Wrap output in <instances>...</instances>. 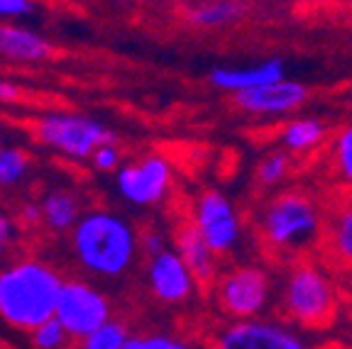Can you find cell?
Here are the masks:
<instances>
[{
  "label": "cell",
  "mask_w": 352,
  "mask_h": 349,
  "mask_svg": "<svg viewBox=\"0 0 352 349\" xmlns=\"http://www.w3.org/2000/svg\"><path fill=\"white\" fill-rule=\"evenodd\" d=\"M22 98V88L12 81H0V103H17Z\"/></svg>",
  "instance_id": "obj_31"
},
{
  "label": "cell",
  "mask_w": 352,
  "mask_h": 349,
  "mask_svg": "<svg viewBox=\"0 0 352 349\" xmlns=\"http://www.w3.org/2000/svg\"><path fill=\"white\" fill-rule=\"evenodd\" d=\"M166 240L157 227H147V229H140V249H142V257H152L157 251L166 249Z\"/></svg>",
  "instance_id": "obj_29"
},
{
  "label": "cell",
  "mask_w": 352,
  "mask_h": 349,
  "mask_svg": "<svg viewBox=\"0 0 352 349\" xmlns=\"http://www.w3.org/2000/svg\"><path fill=\"white\" fill-rule=\"evenodd\" d=\"M54 54L52 44L39 32L22 25L0 22V56L15 64H42Z\"/></svg>",
  "instance_id": "obj_16"
},
{
  "label": "cell",
  "mask_w": 352,
  "mask_h": 349,
  "mask_svg": "<svg viewBox=\"0 0 352 349\" xmlns=\"http://www.w3.org/2000/svg\"><path fill=\"white\" fill-rule=\"evenodd\" d=\"M325 135H328V127L320 117L303 115V117H294L281 127L279 144L289 154H308L325 142Z\"/></svg>",
  "instance_id": "obj_18"
},
{
  "label": "cell",
  "mask_w": 352,
  "mask_h": 349,
  "mask_svg": "<svg viewBox=\"0 0 352 349\" xmlns=\"http://www.w3.org/2000/svg\"><path fill=\"white\" fill-rule=\"evenodd\" d=\"M289 171H292V157H289V152L286 149H274V152H270L257 164L254 176H257V183L262 188H274V185H279L289 176Z\"/></svg>",
  "instance_id": "obj_22"
},
{
  "label": "cell",
  "mask_w": 352,
  "mask_h": 349,
  "mask_svg": "<svg viewBox=\"0 0 352 349\" xmlns=\"http://www.w3.org/2000/svg\"><path fill=\"white\" fill-rule=\"evenodd\" d=\"M32 174V157L28 149L3 144L0 147V191H17Z\"/></svg>",
  "instance_id": "obj_19"
},
{
  "label": "cell",
  "mask_w": 352,
  "mask_h": 349,
  "mask_svg": "<svg viewBox=\"0 0 352 349\" xmlns=\"http://www.w3.org/2000/svg\"><path fill=\"white\" fill-rule=\"evenodd\" d=\"M338 306V286L320 264L296 259L289 267L279 291V311L284 320L303 330H325L336 320Z\"/></svg>",
  "instance_id": "obj_4"
},
{
  "label": "cell",
  "mask_w": 352,
  "mask_h": 349,
  "mask_svg": "<svg viewBox=\"0 0 352 349\" xmlns=\"http://www.w3.org/2000/svg\"><path fill=\"white\" fill-rule=\"evenodd\" d=\"M39 203H42V227L50 235H69L83 215L81 196L66 185H52L50 191L42 193Z\"/></svg>",
  "instance_id": "obj_15"
},
{
  "label": "cell",
  "mask_w": 352,
  "mask_h": 349,
  "mask_svg": "<svg viewBox=\"0 0 352 349\" xmlns=\"http://www.w3.org/2000/svg\"><path fill=\"white\" fill-rule=\"evenodd\" d=\"M122 349H198L191 339L182 337V335L174 333H160V330H152V333H132V337L127 339V344Z\"/></svg>",
  "instance_id": "obj_23"
},
{
  "label": "cell",
  "mask_w": 352,
  "mask_h": 349,
  "mask_svg": "<svg viewBox=\"0 0 352 349\" xmlns=\"http://www.w3.org/2000/svg\"><path fill=\"white\" fill-rule=\"evenodd\" d=\"M91 166L100 174H116L122 166V152L118 147V142H105L91 157Z\"/></svg>",
  "instance_id": "obj_27"
},
{
  "label": "cell",
  "mask_w": 352,
  "mask_h": 349,
  "mask_svg": "<svg viewBox=\"0 0 352 349\" xmlns=\"http://www.w3.org/2000/svg\"><path fill=\"white\" fill-rule=\"evenodd\" d=\"M61 271L39 257H17L0 267V320L20 333H32L54 317L61 286Z\"/></svg>",
  "instance_id": "obj_2"
},
{
  "label": "cell",
  "mask_w": 352,
  "mask_h": 349,
  "mask_svg": "<svg viewBox=\"0 0 352 349\" xmlns=\"http://www.w3.org/2000/svg\"><path fill=\"white\" fill-rule=\"evenodd\" d=\"M191 223L218 257H228L242 240V220L232 201L220 191L198 193L191 207Z\"/></svg>",
  "instance_id": "obj_9"
},
{
  "label": "cell",
  "mask_w": 352,
  "mask_h": 349,
  "mask_svg": "<svg viewBox=\"0 0 352 349\" xmlns=\"http://www.w3.org/2000/svg\"><path fill=\"white\" fill-rule=\"evenodd\" d=\"M330 159H333V169L345 183L352 185V122L345 125L330 144Z\"/></svg>",
  "instance_id": "obj_25"
},
{
  "label": "cell",
  "mask_w": 352,
  "mask_h": 349,
  "mask_svg": "<svg viewBox=\"0 0 352 349\" xmlns=\"http://www.w3.org/2000/svg\"><path fill=\"white\" fill-rule=\"evenodd\" d=\"M323 210L311 193L301 188L276 191L257 215L259 240L274 254H294L323 237Z\"/></svg>",
  "instance_id": "obj_3"
},
{
  "label": "cell",
  "mask_w": 352,
  "mask_h": 349,
  "mask_svg": "<svg viewBox=\"0 0 352 349\" xmlns=\"http://www.w3.org/2000/svg\"><path fill=\"white\" fill-rule=\"evenodd\" d=\"M215 306L230 320L259 317L272 300V276L257 264H240L218 273L210 286Z\"/></svg>",
  "instance_id": "obj_6"
},
{
  "label": "cell",
  "mask_w": 352,
  "mask_h": 349,
  "mask_svg": "<svg viewBox=\"0 0 352 349\" xmlns=\"http://www.w3.org/2000/svg\"><path fill=\"white\" fill-rule=\"evenodd\" d=\"M323 249L336 267H352V201L342 203L333 210L323 227Z\"/></svg>",
  "instance_id": "obj_17"
},
{
  "label": "cell",
  "mask_w": 352,
  "mask_h": 349,
  "mask_svg": "<svg viewBox=\"0 0 352 349\" xmlns=\"http://www.w3.org/2000/svg\"><path fill=\"white\" fill-rule=\"evenodd\" d=\"M54 317L76 342L113 317V303L100 286L91 284L86 278H66Z\"/></svg>",
  "instance_id": "obj_7"
},
{
  "label": "cell",
  "mask_w": 352,
  "mask_h": 349,
  "mask_svg": "<svg viewBox=\"0 0 352 349\" xmlns=\"http://www.w3.org/2000/svg\"><path fill=\"white\" fill-rule=\"evenodd\" d=\"M30 342L34 349H69L74 339L56 317H50L30 333Z\"/></svg>",
  "instance_id": "obj_24"
},
{
  "label": "cell",
  "mask_w": 352,
  "mask_h": 349,
  "mask_svg": "<svg viewBox=\"0 0 352 349\" xmlns=\"http://www.w3.org/2000/svg\"><path fill=\"white\" fill-rule=\"evenodd\" d=\"M342 271H345V286H347V293L352 295V267L342 269Z\"/></svg>",
  "instance_id": "obj_32"
},
{
  "label": "cell",
  "mask_w": 352,
  "mask_h": 349,
  "mask_svg": "<svg viewBox=\"0 0 352 349\" xmlns=\"http://www.w3.org/2000/svg\"><path fill=\"white\" fill-rule=\"evenodd\" d=\"M174 185L171 164L160 154H144L116 171V191L132 207H154Z\"/></svg>",
  "instance_id": "obj_8"
},
{
  "label": "cell",
  "mask_w": 352,
  "mask_h": 349,
  "mask_svg": "<svg viewBox=\"0 0 352 349\" xmlns=\"http://www.w3.org/2000/svg\"><path fill=\"white\" fill-rule=\"evenodd\" d=\"M171 247L182 254V259L191 269L201 289H210L215 284V278H218V254L210 249L208 242L201 237V232H198L191 220L179 223V227L174 229V245Z\"/></svg>",
  "instance_id": "obj_13"
},
{
  "label": "cell",
  "mask_w": 352,
  "mask_h": 349,
  "mask_svg": "<svg viewBox=\"0 0 352 349\" xmlns=\"http://www.w3.org/2000/svg\"><path fill=\"white\" fill-rule=\"evenodd\" d=\"M286 76V66L281 59H264L252 66H218L210 71V83L226 93L252 91L264 83H274Z\"/></svg>",
  "instance_id": "obj_14"
},
{
  "label": "cell",
  "mask_w": 352,
  "mask_h": 349,
  "mask_svg": "<svg viewBox=\"0 0 352 349\" xmlns=\"http://www.w3.org/2000/svg\"><path fill=\"white\" fill-rule=\"evenodd\" d=\"M144 281H147L152 298L160 300L162 306H182V303L191 300L196 291L201 289L191 269L182 259V254L171 245L147 257Z\"/></svg>",
  "instance_id": "obj_11"
},
{
  "label": "cell",
  "mask_w": 352,
  "mask_h": 349,
  "mask_svg": "<svg viewBox=\"0 0 352 349\" xmlns=\"http://www.w3.org/2000/svg\"><path fill=\"white\" fill-rule=\"evenodd\" d=\"M76 267L98 281H118L138 264L140 229L110 207H88L66 235Z\"/></svg>",
  "instance_id": "obj_1"
},
{
  "label": "cell",
  "mask_w": 352,
  "mask_h": 349,
  "mask_svg": "<svg viewBox=\"0 0 352 349\" xmlns=\"http://www.w3.org/2000/svg\"><path fill=\"white\" fill-rule=\"evenodd\" d=\"M34 139L72 161H91L105 142H116V132L83 113H47L34 120Z\"/></svg>",
  "instance_id": "obj_5"
},
{
  "label": "cell",
  "mask_w": 352,
  "mask_h": 349,
  "mask_svg": "<svg viewBox=\"0 0 352 349\" xmlns=\"http://www.w3.org/2000/svg\"><path fill=\"white\" fill-rule=\"evenodd\" d=\"M130 337L132 333L127 328V322L120 320V317H110L108 322H103L94 333L76 339V349H122Z\"/></svg>",
  "instance_id": "obj_20"
},
{
  "label": "cell",
  "mask_w": 352,
  "mask_h": 349,
  "mask_svg": "<svg viewBox=\"0 0 352 349\" xmlns=\"http://www.w3.org/2000/svg\"><path fill=\"white\" fill-rule=\"evenodd\" d=\"M32 0H0V20H20L32 15Z\"/></svg>",
  "instance_id": "obj_30"
},
{
  "label": "cell",
  "mask_w": 352,
  "mask_h": 349,
  "mask_svg": "<svg viewBox=\"0 0 352 349\" xmlns=\"http://www.w3.org/2000/svg\"><path fill=\"white\" fill-rule=\"evenodd\" d=\"M0 147H3V135H0Z\"/></svg>",
  "instance_id": "obj_33"
},
{
  "label": "cell",
  "mask_w": 352,
  "mask_h": 349,
  "mask_svg": "<svg viewBox=\"0 0 352 349\" xmlns=\"http://www.w3.org/2000/svg\"><path fill=\"white\" fill-rule=\"evenodd\" d=\"M15 218L22 225V229H34L42 227V203L34 198H25L20 205L15 207Z\"/></svg>",
  "instance_id": "obj_28"
},
{
  "label": "cell",
  "mask_w": 352,
  "mask_h": 349,
  "mask_svg": "<svg viewBox=\"0 0 352 349\" xmlns=\"http://www.w3.org/2000/svg\"><path fill=\"white\" fill-rule=\"evenodd\" d=\"M213 349H314L284 322L250 317L230 320L215 333Z\"/></svg>",
  "instance_id": "obj_10"
},
{
  "label": "cell",
  "mask_w": 352,
  "mask_h": 349,
  "mask_svg": "<svg viewBox=\"0 0 352 349\" xmlns=\"http://www.w3.org/2000/svg\"><path fill=\"white\" fill-rule=\"evenodd\" d=\"M22 242V225L17 223L15 213L0 207V267L12 262Z\"/></svg>",
  "instance_id": "obj_26"
},
{
  "label": "cell",
  "mask_w": 352,
  "mask_h": 349,
  "mask_svg": "<svg viewBox=\"0 0 352 349\" xmlns=\"http://www.w3.org/2000/svg\"><path fill=\"white\" fill-rule=\"evenodd\" d=\"M308 98V88L294 78H279L274 83H264L252 91H242L232 95V103L248 115L259 117H274V115H289L298 110Z\"/></svg>",
  "instance_id": "obj_12"
},
{
  "label": "cell",
  "mask_w": 352,
  "mask_h": 349,
  "mask_svg": "<svg viewBox=\"0 0 352 349\" xmlns=\"http://www.w3.org/2000/svg\"><path fill=\"white\" fill-rule=\"evenodd\" d=\"M242 15L240 3L235 0H210L191 12V22L198 27H226Z\"/></svg>",
  "instance_id": "obj_21"
}]
</instances>
